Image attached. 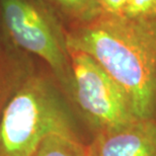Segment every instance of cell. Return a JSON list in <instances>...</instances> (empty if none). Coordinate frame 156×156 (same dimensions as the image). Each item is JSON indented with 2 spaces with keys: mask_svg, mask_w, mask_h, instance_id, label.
<instances>
[{
  "mask_svg": "<svg viewBox=\"0 0 156 156\" xmlns=\"http://www.w3.org/2000/svg\"><path fill=\"white\" fill-rule=\"evenodd\" d=\"M125 16L137 20L156 18V0H129Z\"/></svg>",
  "mask_w": 156,
  "mask_h": 156,
  "instance_id": "obj_9",
  "label": "cell"
},
{
  "mask_svg": "<svg viewBox=\"0 0 156 156\" xmlns=\"http://www.w3.org/2000/svg\"><path fill=\"white\" fill-rule=\"evenodd\" d=\"M89 156H156L155 119L137 120L128 126L95 134Z\"/></svg>",
  "mask_w": 156,
  "mask_h": 156,
  "instance_id": "obj_5",
  "label": "cell"
},
{
  "mask_svg": "<svg viewBox=\"0 0 156 156\" xmlns=\"http://www.w3.org/2000/svg\"><path fill=\"white\" fill-rule=\"evenodd\" d=\"M53 133L80 137L63 92L49 77L30 73L0 119V156H33Z\"/></svg>",
  "mask_w": 156,
  "mask_h": 156,
  "instance_id": "obj_2",
  "label": "cell"
},
{
  "mask_svg": "<svg viewBox=\"0 0 156 156\" xmlns=\"http://www.w3.org/2000/svg\"><path fill=\"white\" fill-rule=\"evenodd\" d=\"M104 13L125 15L129 0H96Z\"/></svg>",
  "mask_w": 156,
  "mask_h": 156,
  "instance_id": "obj_10",
  "label": "cell"
},
{
  "mask_svg": "<svg viewBox=\"0 0 156 156\" xmlns=\"http://www.w3.org/2000/svg\"><path fill=\"white\" fill-rule=\"evenodd\" d=\"M68 17L76 24L87 23L96 20L102 14L96 0H54Z\"/></svg>",
  "mask_w": 156,
  "mask_h": 156,
  "instance_id": "obj_8",
  "label": "cell"
},
{
  "mask_svg": "<svg viewBox=\"0 0 156 156\" xmlns=\"http://www.w3.org/2000/svg\"><path fill=\"white\" fill-rule=\"evenodd\" d=\"M68 50L91 56L129 94L140 120L156 110V18L104 13L65 34Z\"/></svg>",
  "mask_w": 156,
  "mask_h": 156,
  "instance_id": "obj_1",
  "label": "cell"
},
{
  "mask_svg": "<svg viewBox=\"0 0 156 156\" xmlns=\"http://www.w3.org/2000/svg\"><path fill=\"white\" fill-rule=\"evenodd\" d=\"M33 156H89L80 137L53 133L41 142Z\"/></svg>",
  "mask_w": 156,
  "mask_h": 156,
  "instance_id": "obj_7",
  "label": "cell"
},
{
  "mask_svg": "<svg viewBox=\"0 0 156 156\" xmlns=\"http://www.w3.org/2000/svg\"><path fill=\"white\" fill-rule=\"evenodd\" d=\"M30 73L23 61L0 46V119L9 99Z\"/></svg>",
  "mask_w": 156,
  "mask_h": 156,
  "instance_id": "obj_6",
  "label": "cell"
},
{
  "mask_svg": "<svg viewBox=\"0 0 156 156\" xmlns=\"http://www.w3.org/2000/svg\"><path fill=\"white\" fill-rule=\"evenodd\" d=\"M68 51L73 74L72 101L95 134L139 120L127 91L91 56Z\"/></svg>",
  "mask_w": 156,
  "mask_h": 156,
  "instance_id": "obj_3",
  "label": "cell"
},
{
  "mask_svg": "<svg viewBox=\"0 0 156 156\" xmlns=\"http://www.w3.org/2000/svg\"><path fill=\"white\" fill-rule=\"evenodd\" d=\"M3 18L20 48L42 58L72 99L73 74L65 35L48 15L27 0H1Z\"/></svg>",
  "mask_w": 156,
  "mask_h": 156,
  "instance_id": "obj_4",
  "label": "cell"
}]
</instances>
